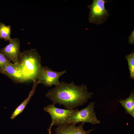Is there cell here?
<instances>
[{
	"instance_id": "6da1fadb",
	"label": "cell",
	"mask_w": 134,
	"mask_h": 134,
	"mask_svg": "<svg viewBox=\"0 0 134 134\" xmlns=\"http://www.w3.org/2000/svg\"><path fill=\"white\" fill-rule=\"evenodd\" d=\"M86 85H77L73 82L69 84L63 81L49 90L45 96L55 105H63L68 109H73L86 103L93 94L88 91Z\"/></svg>"
},
{
	"instance_id": "7a4b0ae2",
	"label": "cell",
	"mask_w": 134,
	"mask_h": 134,
	"mask_svg": "<svg viewBox=\"0 0 134 134\" xmlns=\"http://www.w3.org/2000/svg\"><path fill=\"white\" fill-rule=\"evenodd\" d=\"M41 58L35 49L20 52L18 63L25 81H36L37 74L41 65Z\"/></svg>"
},
{
	"instance_id": "3957f363",
	"label": "cell",
	"mask_w": 134,
	"mask_h": 134,
	"mask_svg": "<svg viewBox=\"0 0 134 134\" xmlns=\"http://www.w3.org/2000/svg\"><path fill=\"white\" fill-rule=\"evenodd\" d=\"M44 110L48 113L52 118V122L49 128L53 125L60 126L67 123L69 118L78 110L64 109L56 108L53 104H49L44 108Z\"/></svg>"
},
{
	"instance_id": "277c9868",
	"label": "cell",
	"mask_w": 134,
	"mask_h": 134,
	"mask_svg": "<svg viewBox=\"0 0 134 134\" xmlns=\"http://www.w3.org/2000/svg\"><path fill=\"white\" fill-rule=\"evenodd\" d=\"M95 103L91 102L86 107L78 110L69 118L67 123L75 125L81 123H89L93 125L99 124L100 121L97 118L94 110Z\"/></svg>"
},
{
	"instance_id": "5b68a950",
	"label": "cell",
	"mask_w": 134,
	"mask_h": 134,
	"mask_svg": "<svg viewBox=\"0 0 134 134\" xmlns=\"http://www.w3.org/2000/svg\"><path fill=\"white\" fill-rule=\"evenodd\" d=\"M106 0H93L91 5H88L90 10L89 21L91 23L100 25L105 21L109 13L105 8V4L109 2Z\"/></svg>"
},
{
	"instance_id": "8992f818",
	"label": "cell",
	"mask_w": 134,
	"mask_h": 134,
	"mask_svg": "<svg viewBox=\"0 0 134 134\" xmlns=\"http://www.w3.org/2000/svg\"><path fill=\"white\" fill-rule=\"evenodd\" d=\"M66 72L65 70L58 72L47 67L41 66L38 72L37 79L39 84L46 87H50L53 85L56 86L60 83V77Z\"/></svg>"
},
{
	"instance_id": "52a82bcc",
	"label": "cell",
	"mask_w": 134,
	"mask_h": 134,
	"mask_svg": "<svg viewBox=\"0 0 134 134\" xmlns=\"http://www.w3.org/2000/svg\"><path fill=\"white\" fill-rule=\"evenodd\" d=\"M9 44L4 47L0 49V52L13 63H18L20 53V43L17 38H11Z\"/></svg>"
},
{
	"instance_id": "ba28073f",
	"label": "cell",
	"mask_w": 134,
	"mask_h": 134,
	"mask_svg": "<svg viewBox=\"0 0 134 134\" xmlns=\"http://www.w3.org/2000/svg\"><path fill=\"white\" fill-rule=\"evenodd\" d=\"M3 74L16 83H23L26 81L19 63H10L6 67Z\"/></svg>"
},
{
	"instance_id": "9c48e42d",
	"label": "cell",
	"mask_w": 134,
	"mask_h": 134,
	"mask_svg": "<svg viewBox=\"0 0 134 134\" xmlns=\"http://www.w3.org/2000/svg\"><path fill=\"white\" fill-rule=\"evenodd\" d=\"M85 123H81L76 126L75 125L67 123L58 126L55 129V134H90L95 128L86 131L83 128Z\"/></svg>"
},
{
	"instance_id": "30bf717a",
	"label": "cell",
	"mask_w": 134,
	"mask_h": 134,
	"mask_svg": "<svg viewBox=\"0 0 134 134\" xmlns=\"http://www.w3.org/2000/svg\"><path fill=\"white\" fill-rule=\"evenodd\" d=\"M33 82V83L32 89L29 92L28 97L16 108L11 115V119H14L17 116L22 112L26 105L29 102L32 97L35 93L36 88L39 83L37 81Z\"/></svg>"
},
{
	"instance_id": "8fae6325",
	"label": "cell",
	"mask_w": 134,
	"mask_h": 134,
	"mask_svg": "<svg viewBox=\"0 0 134 134\" xmlns=\"http://www.w3.org/2000/svg\"><path fill=\"white\" fill-rule=\"evenodd\" d=\"M124 108L126 113L134 117V93L131 92L129 96L124 100L118 101Z\"/></svg>"
},
{
	"instance_id": "7c38bea8",
	"label": "cell",
	"mask_w": 134,
	"mask_h": 134,
	"mask_svg": "<svg viewBox=\"0 0 134 134\" xmlns=\"http://www.w3.org/2000/svg\"><path fill=\"white\" fill-rule=\"evenodd\" d=\"M11 27L10 25L6 26L0 22V39H3L6 41H9L11 39Z\"/></svg>"
},
{
	"instance_id": "4fadbf2b",
	"label": "cell",
	"mask_w": 134,
	"mask_h": 134,
	"mask_svg": "<svg viewBox=\"0 0 134 134\" xmlns=\"http://www.w3.org/2000/svg\"><path fill=\"white\" fill-rule=\"evenodd\" d=\"M128 62L130 73V78L134 79V53L133 52L125 57Z\"/></svg>"
},
{
	"instance_id": "5bb4252c",
	"label": "cell",
	"mask_w": 134,
	"mask_h": 134,
	"mask_svg": "<svg viewBox=\"0 0 134 134\" xmlns=\"http://www.w3.org/2000/svg\"><path fill=\"white\" fill-rule=\"evenodd\" d=\"M11 62L0 52V73L3 74L7 66Z\"/></svg>"
},
{
	"instance_id": "9a60e30c",
	"label": "cell",
	"mask_w": 134,
	"mask_h": 134,
	"mask_svg": "<svg viewBox=\"0 0 134 134\" xmlns=\"http://www.w3.org/2000/svg\"><path fill=\"white\" fill-rule=\"evenodd\" d=\"M129 40L128 41L129 44L134 45V30L131 32V35L128 37Z\"/></svg>"
},
{
	"instance_id": "2e32d148",
	"label": "cell",
	"mask_w": 134,
	"mask_h": 134,
	"mask_svg": "<svg viewBox=\"0 0 134 134\" xmlns=\"http://www.w3.org/2000/svg\"><path fill=\"white\" fill-rule=\"evenodd\" d=\"M49 134H51V130L49 129H48Z\"/></svg>"
}]
</instances>
